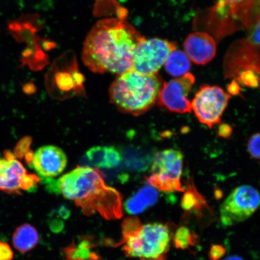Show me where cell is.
Wrapping results in <instances>:
<instances>
[{"mask_svg":"<svg viewBox=\"0 0 260 260\" xmlns=\"http://www.w3.org/2000/svg\"><path fill=\"white\" fill-rule=\"evenodd\" d=\"M144 39L125 19H103L87 36L83 62L93 73H125L133 70L136 47Z\"/></svg>","mask_w":260,"mask_h":260,"instance_id":"6da1fadb","label":"cell"},{"mask_svg":"<svg viewBox=\"0 0 260 260\" xmlns=\"http://www.w3.org/2000/svg\"><path fill=\"white\" fill-rule=\"evenodd\" d=\"M46 183L49 191L73 201L86 216L99 213L107 220L123 216L121 194L107 186L102 172L97 169L77 167L58 180L47 179Z\"/></svg>","mask_w":260,"mask_h":260,"instance_id":"7a4b0ae2","label":"cell"},{"mask_svg":"<svg viewBox=\"0 0 260 260\" xmlns=\"http://www.w3.org/2000/svg\"><path fill=\"white\" fill-rule=\"evenodd\" d=\"M162 86L157 74L146 75L134 70L119 75L110 87V102L122 112L139 116L157 102Z\"/></svg>","mask_w":260,"mask_h":260,"instance_id":"3957f363","label":"cell"},{"mask_svg":"<svg viewBox=\"0 0 260 260\" xmlns=\"http://www.w3.org/2000/svg\"><path fill=\"white\" fill-rule=\"evenodd\" d=\"M171 231L168 224L140 225L134 232L123 237L121 244L125 255L140 260H167L170 249Z\"/></svg>","mask_w":260,"mask_h":260,"instance_id":"277c9868","label":"cell"},{"mask_svg":"<svg viewBox=\"0 0 260 260\" xmlns=\"http://www.w3.org/2000/svg\"><path fill=\"white\" fill-rule=\"evenodd\" d=\"M183 154L170 149L157 152L151 166V175L146 178L150 186L165 192L184 191L181 178L183 174Z\"/></svg>","mask_w":260,"mask_h":260,"instance_id":"5b68a950","label":"cell"},{"mask_svg":"<svg viewBox=\"0 0 260 260\" xmlns=\"http://www.w3.org/2000/svg\"><path fill=\"white\" fill-rule=\"evenodd\" d=\"M260 205V194L254 187L243 185L235 188L221 205L220 217L224 226L243 222L251 217Z\"/></svg>","mask_w":260,"mask_h":260,"instance_id":"8992f818","label":"cell"},{"mask_svg":"<svg viewBox=\"0 0 260 260\" xmlns=\"http://www.w3.org/2000/svg\"><path fill=\"white\" fill-rule=\"evenodd\" d=\"M230 98V94L219 86L206 84L195 93L191 109L198 121L212 128L220 122Z\"/></svg>","mask_w":260,"mask_h":260,"instance_id":"52a82bcc","label":"cell"},{"mask_svg":"<svg viewBox=\"0 0 260 260\" xmlns=\"http://www.w3.org/2000/svg\"><path fill=\"white\" fill-rule=\"evenodd\" d=\"M175 50L177 47L174 42L158 38H145L136 47L133 70L143 74H156Z\"/></svg>","mask_w":260,"mask_h":260,"instance_id":"ba28073f","label":"cell"},{"mask_svg":"<svg viewBox=\"0 0 260 260\" xmlns=\"http://www.w3.org/2000/svg\"><path fill=\"white\" fill-rule=\"evenodd\" d=\"M224 71L227 78L236 77L246 71H251L260 76V45L248 39L237 41L226 54Z\"/></svg>","mask_w":260,"mask_h":260,"instance_id":"9c48e42d","label":"cell"},{"mask_svg":"<svg viewBox=\"0 0 260 260\" xmlns=\"http://www.w3.org/2000/svg\"><path fill=\"white\" fill-rule=\"evenodd\" d=\"M194 82L195 78L191 73L165 82L159 92L158 105L172 112L190 113L191 105L187 96Z\"/></svg>","mask_w":260,"mask_h":260,"instance_id":"30bf717a","label":"cell"},{"mask_svg":"<svg viewBox=\"0 0 260 260\" xmlns=\"http://www.w3.org/2000/svg\"><path fill=\"white\" fill-rule=\"evenodd\" d=\"M72 54L68 58V63H55L53 74V84L54 90L57 89L60 95L69 96L83 95L84 78L78 69L76 58Z\"/></svg>","mask_w":260,"mask_h":260,"instance_id":"8fae6325","label":"cell"},{"mask_svg":"<svg viewBox=\"0 0 260 260\" xmlns=\"http://www.w3.org/2000/svg\"><path fill=\"white\" fill-rule=\"evenodd\" d=\"M67 157L62 149L53 145L42 146L34 155L32 166L42 178L52 179L62 173Z\"/></svg>","mask_w":260,"mask_h":260,"instance_id":"7c38bea8","label":"cell"},{"mask_svg":"<svg viewBox=\"0 0 260 260\" xmlns=\"http://www.w3.org/2000/svg\"><path fill=\"white\" fill-rule=\"evenodd\" d=\"M4 156L5 158L0 159V190L8 194H21L28 174L12 152L5 151Z\"/></svg>","mask_w":260,"mask_h":260,"instance_id":"4fadbf2b","label":"cell"},{"mask_svg":"<svg viewBox=\"0 0 260 260\" xmlns=\"http://www.w3.org/2000/svg\"><path fill=\"white\" fill-rule=\"evenodd\" d=\"M183 45L187 56L194 63L206 64L216 56V41L207 32L198 31L188 35Z\"/></svg>","mask_w":260,"mask_h":260,"instance_id":"5bb4252c","label":"cell"},{"mask_svg":"<svg viewBox=\"0 0 260 260\" xmlns=\"http://www.w3.org/2000/svg\"><path fill=\"white\" fill-rule=\"evenodd\" d=\"M240 29L251 30L260 22V0H222Z\"/></svg>","mask_w":260,"mask_h":260,"instance_id":"9a60e30c","label":"cell"},{"mask_svg":"<svg viewBox=\"0 0 260 260\" xmlns=\"http://www.w3.org/2000/svg\"><path fill=\"white\" fill-rule=\"evenodd\" d=\"M158 190L150 185H147L140 188L137 192L126 201L125 210L132 215H137L154 206L158 202Z\"/></svg>","mask_w":260,"mask_h":260,"instance_id":"2e32d148","label":"cell"},{"mask_svg":"<svg viewBox=\"0 0 260 260\" xmlns=\"http://www.w3.org/2000/svg\"><path fill=\"white\" fill-rule=\"evenodd\" d=\"M95 247L92 237H81L77 242L73 240L63 249V259L102 260V257L93 250Z\"/></svg>","mask_w":260,"mask_h":260,"instance_id":"e0dca14e","label":"cell"},{"mask_svg":"<svg viewBox=\"0 0 260 260\" xmlns=\"http://www.w3.org/2000/svg\"><path fill=\"white\" fill-rule=\"evenodd\" d=\"M13 246L22 253L30 252L40 242V235L36 228L24 223L16 228L12 237Z\"/></svg>","mask_w":260,"mask_h":260,"instance_id":"ac0fdd59","label":"cell"},{"mask_svg":"<svg viewBox=\"0 0 260 260\" xmlns=\"http://www.w3.org/2000/svg\"><path fill=\"white\" fill-rule=\"evenodd\" d=\"M190 67V60L186 54L177 50L172 52L165 63L166 70L174 77L184 76Z\"/></svg>","mask_w":260,"mask_h":260,"instance_id":"d6986e66","label":"cell"},{"mask_svg":"<svg viewBox=\"0 0 260 260\" xmlns=\"http://www.w3.org/2000/svg\"><path fill=\"white\" fill-rule=\"evenodd\" d=\"M154 157L151 154L129 149L125 154L124 162L126 167L131 170L144 171L147 170L151 162L153 161Z\"/></svg>","mask_w":260,"mask_h":260,"instance_id":"ffe728a7","label":"cell"},{"mask_svg":"<svg viewBox=\"0 0 260 260\" xmlns=\"http://www.w3.org/2000/svg\"><path fill=\"white\" fill-rule=\"evenodd\" d=\"M110 146H94L86 154L87 161L93 167L109 168Z\"/></svg>","mask_w":260,"mask_h":260,"instance_id":"44dd1931","label":"cell"},{"mask_svg":"<svg viewBox=\"0 0 260 260\" xmlns=\"http://www.w3.org/2000/svg\"><path fill=\"white\" fill-rule=\"evenodd\" d=\"M205 206H206V203L204 198L198 192L193 186L189 185L182 198L181 202L182 209L186 212H191L193 210L199 211L202 210Z\"/></svg>","mask_w":260,"mask_h":260,"instance_id":"7402d4cb","label":"cell"},{"mask_svg":"<svg viewBox=\"0 0 260 260\" xmlns=\"http://www.w3.org/2000/svg\"><path fill=\"white\" fill-rule=\"evenodd\" d=\"M197 241V236L186 226H181L174 236V244L175 248L187 249L193 246Z\"/></svg>","mask_w":260,"mask_h":260,"instance_id":"603a6c76","label":"cell"},{"mask_svg":"<svg viewBox=\"0 0 260 260\" xmlns=\"http://www.w3.org/2000/svg\"><path fill=\"white\" fill-rule=\"evenodd\" d=\"M31 143L32 139L30 136H25L19 140L14 149L15 157L20 159V160L23 159L25 154L30 150Z\"/></svg>","mask_w":260,"mask_h":260,"instance_id":"cb8c5ba5","label":"cell"},{"mask_svg":"<svg viewBox=\"0 0 260 260\" xmlns=\"http://www.w3.org/2000/svg\"><path fill=\"white\" fill-rule=\"evenodd\" d=\"M247 148L253 158L260 160V133H256L249 138Z\"/></svg>","mask_w":260,"mask_h":260,"instance_id":"d4e9b609","label":"cell"},{"mask_svg":"<svg viewBox=\"0 0 260 260\" xmlns=\"http://www.w3.org/2000/svg\"><path fill=\"white\" fill-rule=\"evenodd\" d=\"M226 249L222 245L212 244L209 253V257L210 260H220L225 255Z\"/></svg>","mask_w":260,"mask_h":260,"instance_id":"484cf974","label":"cell"},{"mask_svg":"<svg viewBox=\"0 0 260 260\" xmlns=\"http://www.w3.org/2000/svg\"><path fill=\"white\" fill-rule=\"evenodd\" d=\"M14 253L8 243L0 240V260H13Z\"/></svg>","mask_w":260,"mask_h":260,"instance_id":"4316f807","label":"cell"},{"mask_svg":"<svg viewBox=\"0 0 260 260\" xmlns=\"http://www.w3.org/2000/svg\"><path fill=\"white\" fill-rule=\"evenodd\" d=\"M233 133V126L225 123H221L219 126L218 131H217L219 137L224 139L230 138L232 136Z\"/></svg>","mask_w":260,"mask_h":260,"instance_id":"83f0119b","label":"cell"},{"mask_svg":"<svg viewBox=\"0 0 260 260\" xmlns=\"http://www.w3.org/2000/svg\"><path fill=\"white\" fill-rule=\"evenodd\" d=\"M251 31L248 40L253 44L260 45V22L251 29Z\"/></svg>","mask_w":260,"mask_h":260,"instance_id":"f1b7e54d","label":"cell"},{"mask_svg":"<svg viewBox=\"0 0 260 260\" xmlns=\"http://www.w3.org/2000/svg\"><path fill=\"white\" fill-rule=\"evenodd\" d=\"M228 90L233 95H240V87L236 81H233L229 84Z\"/></svg>","mask_w":260,"mask_h":260,"instance_id":"f546056e","label":"cell"},{"mask_svg":"<svg viewBox=\"0 0 260 260\" xmlns=\"http://www.w3.org/2000/svg\"><path fill=\"white\" fill-rule=\"evenodd\" d=\"M50 227L54 232H59L63 229V224L61 221L55 219L51 222Z\"/></svg>","mask_w":260,"mask_h":260,"instance_id":"4dcf8cb0","label":"cell"},{"mask_svg":"<svg viewBox=\"0 0 260 260\" xmlns=\"http://www.w3.org/2000/svg\"><path fill=\"white\" fill-rule=\"evenodd\" d=\"M58 214L61 218L67 219L70 216V211L67 207L61 206L58 210Z\"/></svg>","mask_w":260,"mask_h":260,"instance_id":"1f68e13d","label":"cell"},{"mask_svg":"<svg viewBox=\"0 0 260 260\" xmlns=\"http://www.w3.org/2000/svg\"><path fill=\"white\" fill-rule=\"evenodd\" d=\"M34 152L30 149V150H29L24 156L26 164L30 166V167H31L32 166V161H34Z\"/></svg>","mask_w":260,"mask_h":260,"instance_id":"d6a6232c","label":"cell"},{"mask_svg":"<svg viewBox=\"0 0 260 260\" xmlns=\"http://www.w3.org/2000/svg\"><path fill=\"white\" fill-rule=\"evenodd\" d=\"M224 260H244L242 258L240 257V256L237 255H232L228 256Z\"/></svg>","mask_w":260,"mask_h":260,"instance_id":"836d02e7","label":"cell"}]
</instances>
